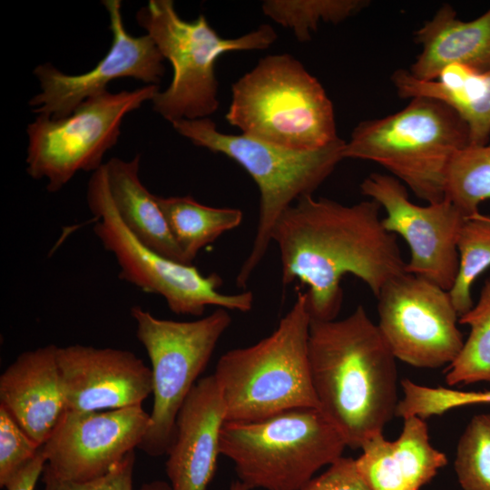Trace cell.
Returning <instances> with one entry per match:
<instances>
[{
  "label": "cell",
  "instance_id": "cell-1",
  "mask_svg": "<svg viewBox=\"0 0 490 490\" xmlns=\"http://www.w3.org/2000/svg\"><path fill=\"white\" fill-rule=\"evenodd\" d=\"M380 208L370 199L345 205L306 195L277 221L271 240L279 249L282 284L299 280L308 286L311 321L337 318L344 276L357 277L377 298L406 272L397 236L384 228Z\"/></svg>",
  "mask_w": 490,
  "mask_h": 490
},
{
  "label": "cell",
  "instance_id": "cell-2",
  "mask_svg": "<svg viewBox=\"0 0 490 490\" xmlns=\"http://www.w3.org/2000/svg\"><path fill=\"white\" fill-rule=\"evenodd\" d=\"M308 355L320 411L347 446L361 448L396 416V358L358 305L348 317L311 321Z\"/></svg>",
  "mask_w": 490,
  "mask_h": 490
},
{
  "label": "cell",
  "instance_id": "cell-3",
  "mask_svg": "<svg viewBox=\"0 0 490 490\" xmlns=\"http://www.w3.org/2000/svg\"><path fill=\"white\" fill-rule=\"evenodd\" d=\"M309 326L306 293L299 292L270 335L219 358L213 376L225 403L226 422L257 421L296 408L319 409L309 363Z\"/></svg>",
  "mask_w": 490,
  "mask_h": 490
},
{
  "label": "cell",
  "instance_id": "cell-4",
  "mask_svg": "<svg viewBox=\"0 0 490 490\" xmlns=\"http://www.w3.org/2000/svg\"><path fill=\"white\" fill-rule=\"evenodd\" d=\"M173 129L193 144L221 153L237 162L253 179L260 191L259 216L250 251L236 277L246 289L249 279L271 244L280 216L300 197L313 192L343 158L340 138L314 151H296L252 137L220 132L210 118L179 120Z\"/></svg>",
  "mask_w": 490,
  "mask_h": 490
},
{
  "label": "cell",
  "instance_id": "cell-5",
  "mask_svg": "<svg viewBox=\"0 0 490 490\" xmlns=\"http://www.w3.org/2000/svg\"><path fill=\"white\" fill-rule=\"evenodd\" d=\"M469 143L468 127L452 107L416 97L395 113L360 122L342 154L381 165L417 198L435 203L446 198L453 157Z\"/></svg>",
  "mask_w": 490,
  "mask_h": 490
},
{
  "label": "cell",
  "instance_id": "cell-6",
  "mask_svg": "<svg viewBox=\"0 0 490 490\" xmlns=\"http://www.w3.org/2000/svg\"><path fill=\"white\" fill-rule=\"evenodd\" d=\"M225 118L244 135L296 151L318 150L339 138L325 89L289 54L260 59L233 83Z\"/></svg>",
  "mask_w": 490,
  "mask_h": 490
},
{
  "label": "cell",
  "instance_id": "cell-7",
  "mask_svg": "<svg viewBox=\"0 0 490 490\" xmlns=\"http://www.w3.org/2000/svg\"><path fill=\"white\" fill-rule=\"evenodd\" d=\"M136 19L173 69L170 85L152 100L154 112L171 123L209 118L218 110L215 64L220 56L264 50L277 39L275 29L266 24L236 38L221 37L202 14L183 20L172 0H150Z\"/></svg>",
  "mask_w": 490,
  "mask_h": 490
},
{
  "label": "cell",
  "instance_id": "cell-8",
  "mask_svg": "<svg viewBox=\"0 0 490 490\" xmlns=\"http://www.w3.org/2000/svg\"><path fill=\"white\" fill-rule=\"evenodd\" d=\"M346 441L318 408L281 412L251 422H225L220 453L250 490H299L342 456Z\"/></svg>",
  "mask_w": 490,
  "mask_h": 490
},
{
  "label": "cell",
  "instance_id": "cell-9",
  "mask_svg": "<svg viewBox=\"0 0 490 490\" xmlns=\"http://www.w3.org/2000/svg\"><path fill=\"white\" fill-rule=\"evenodd\" d=\"M87 204L93 215V232L113 254L119 278L146 293L161 296L177 315L201 317L207 307L247 312L252 309L251 291H220L221 278L202 274L194 265L168 259L140 241L123 224L113 202L104 164L92 173Z\"/></svg>",
  "mask_w": 490,
  "mask_h": 490
},
{
  "label": "cell",
  "instance_id": "cell-10",
  "mask_svg": "<svg viewBox=\"0 0 490 490\" xmlns=\"http://www.w3.org/2000/svg\"><path fill=\"white\" fill-rule=\"evenodd\" d=\"M131 315L136 337L150 358L153 381L150 426L138 448L150 456H161L173 440L175 419L183 401L230 327L231 317L228 309L216 308L206 317L176 321L157 318L141 306H133Z\"/></svg>",
  "mask_w": 490,
  "mask_h": 490
},
{
  "label": "cell",
  "instance_id": "cell-11",
  "mask_svg": "<svg viewBox=\"0 0 490 490\" xmlns=\"http://www.w3.org/2000/svg\"><path fill=\"white\" fill-rule=\"evenodd\" d=\"M158 91L154 84L106 91L88 98L64 118L38 115L26 129V172L34 180L45 179L49 192L62 190L79 172H94L117 143L124 116L152 101Z\"/></svg>",
  "mask_w": 490,
  "mask_h": 490
},
{
  "label": "cell",
  "instance_id": "cell-12",
  "mask_svg": "<svg viewBox=\"0 0 490 490\" xmlns=\"http://www.w3.org/2000/svg\"><path fill=\"white\" fill-rule=\"evenodd\" d=\"M377 299V325L396 358L436 368L457 357L465 340L447 290L405 272L387 282Z\"/></svg>",
  "mask_w": 490,
  "mask_h": 490
},
{
  "label": "cell",
  "instance_id": "cell-13",
  "mask_svg": "<svg viewBox=\"0 0 490 490\" xmlns=\"http://www.w3.org/2000/svg\"><path fill=\"white\" fill-rule=\"evenodd\" d=\"M360 191L385 210L384 228L407 243L405 271L449 291L457 275V238L466 217L446 198L426 206L412 202L407 186L392 175L371 173Z\"/></svg>",
  "mask_w": 490,
  "mask_h": 490
},
{
  "label": "cell",
  "instance_id": "cell-14",
  "mask_svg": "<svg viewBox=\"0 0 490 490\" xmlns=\"http://www.w3.org/2000/svg\"><path fill=\"white\" fill-rule=\"evenodd\" d=\"M109 14L112 43L108 53L90 71L81 74H66L51 63L39 64L34 74L41 92L32 97L33 112L53 119L70 115L90 97L107 90L108 83L119 78H133L147 85H157L164 74V58L147 34H130L123 24L122 3L103 1Z\"/></svg>",
  "mask_w": 490,
  "mask_h": 490
},
{
  "label": "cell",
  "instance_id": "cell-15",
  "mask_svg": "<svg viewBox=\"0 0 490 490\" xmlns=\"http://www.w3.org/2000/svg\"><path fill=\"white\" fill-rule=\"evenodd\" d=\"M150 426L142 405L113 410H66L42 446L57 477L83 482L104 475L138 447Z\"/></svg>",
  "mask_w": 490,
  "mask_h": 490
},
{
  "label": "cell",
  "instance_id": "cell-16",
  "mask_svg": "<svg viewBox=\"0 0 490 490\" xmlns=\"http://www.w3.org/2000/svg\"><path fill=\"white\" fill-rule=\"evenodd\" d=\"M57 361L67 410L138 406L152 393V370L132 351L74 344L58 347Z\"/></svg>",
  "mask_w": 490,
  "mask_h": 490
},
{
  "label": "cell",
  "instance_id": "cell-17",
  "mask_svg": "<svg viewBox=\"0 0 490 490\" xmlns=\"http://www.w3.org/2000/svg\"><path fill=\"white\" fill-rule=\"evenodd\" d=\"M226 407L213 376L201 378L183 401L168 449L166 474L172 490H206L220 453Z\"/></svg>",
  "mask_w": 490,
  "mask_h": 490
},
{
  "label": "cell",
  "instance_id": "cell-18",
  "mask_svg": "<svg viewBox=\"0 0 490 490\" xmlns=\"http://www.w3.org/2000/svg\"><path fill=\"white\" fill-rule=\"evenodd\" d=\"M54 344L21 353L0 377L3 407L43 446L67 410Z\"/></svg>",
  "mask_w": 490,
  "mask_h": 490
},
{
  "label": "cell",
  "instance_id": "cell-19",
  "mask_svg": "<svg viewBox=\"0 0 490 490\" xmlns=\"http://www.w3.org/2000/svg\"><path fill=\"white\" fill-rule=\"evenodd\" d=\"M360 449L356 465L372 490H420L447 464L431 445L425 419L416 416L404 418L397 439L377 434Z\"/></svg>",
  "mask_w": 490,
  "mask_h": 490
},
{
  "label": "cell",
  "instance_id": "cell-20",
  "mask_svg": "<svg viewBox=\"0 0 490 490\" xmlns=\"http://www.w3.org/2000/svg\"><path fill=\"white\" fill-rule=\"evenodd\" d=\"M422 51L408 71L421 81H435L449 65L461 64L477 72L490 70V8L475 20L458 18L449 5L415 32Z\"/></svg>",
  "mask_w": 490,
  "mask_h": 490
},
{
  "label": "cell",
  "instance_id": "cell-21",
  "mask_svg": "<svg viewBox=\"0 0 490 490\" xmlns=\"http://www.w3.org/2000/svg\"><path fill=\"white\" fill-rule=\"evenodd\" d=\"M438 81H421L398 69L391 76L401 98L427 97L452 107L469 130L470 145L490 140V70L477 72L461 64L446 67Z\"/></svg>",
  "mask_w": 490,
  "mask_h": 490
},
{
  "label": "cell",
  "instance_id": "cell-22",
  "mask_svg": "<svg viewBox=\"0 0 490 490\" xmlns=\"http://www.w3.org/2000/svg\"><path fill=\"white\" fill-rule=\"evenodd\" d=\"M140 155L130 161L114 157L104 163L114 207L127 229L143 244L162 256L185 263L164 214L139 177Z\"/></svg>",
  "mask_w": 490,
  "mask_h": 490
},
{
  "label": "cell",
  "instance_id": "cell-23",
  "mask_svg": "<svg viewBox=\"0 0 490 490\" xmlns=\"http://www.w3.org/2000/svg\"><path fill=\"white\" fill-rule=\"evenodd\" d=\"M171 233L186 264H192L204 247L237 228L243 213L236 208L204 205L191 196H157Z\"/></svg>",
  "mask_w": 490,
  "mask_h": 490
},
{
  "label": "cell",
  "instance_id": "cell-24",
  "mask_svg": "<svg viewBox=\"0 0 490 490\" xmlns=\"http://www.w3.org/2000/svg\"><path fill=\"white\" fill-rule=\"evenodd\" d=\"M459 323L470 328L469 335L447 367L449 386L490 382V278L486 279L476 304L459 317Z\"/></svg>",
  "mask_w": 490,
  "mask_h": 490
},
{
  "label": "cell",
  "instance_id": "cell-25",
  "mask_svg": "<svg viewBox=\"0 0 490 490\" xmlns=\"http://www.w3.org/2000/svg\"><path fill=\"white\" fill-rule=\"evenodd\" d=\"M446 198L466 218L479 213L481 202L490 199V140L468 145L453 157L446 176Z\"/></svg>",
  "mask_w": 490,
  "mask_h": 490
},
{
  "label": "cell",
  "instance_id": "cell-26",
  "mask_svg": "<svg viewBox=\"0 0 490 490\" xmlns=\"http://www.w3.org/2000/svg\"><path fill=\"white\" fill-rule=\"evenodd\" d=\"M457 275L448 292L460 317L474 306L473 284L490 267L489 216L479 212L465 220L457 238Z\"/></svg>",
  "mask_w": 490,
  "mask_h": 490
},
{
  "label": "cell",
  "instance_id": "cell-27",
  "mask_svg": "<svg viewBox=\"0 0 490 490\" xmlns=\"http://www.w3.org/2000/svg\"><path fill=\"white\" fill-rule=\"evenodd\" d=\"M369 5L367 0H266L267 16L290 29L299 42L311 39L320 22L338 24Z\"/></svg>",
  "mask_w": 490,
  "mask_h": 490
},
{
  "label": "cell",
  "instance_id": "cell-28",
  "mask_svg": "<svg viewBox=\"0 0 490 490\" xmlns=\"http://www.w3.org/2000/svg\"><path fill=\"white\" fill-rule=\"evenodd\" d=\"M454 466L463 490H490V414L471 419L458 441Z\"/></svg>",
  "mask_w": 490,
  "mask_h": 490
},
{
  "label": "cell",
  "instance_id": "cell-29",
  "mask_svg": "<svg viewBox=\"0 0 490 490\" xmlns=\"http://www.w3.org/2000/svg\"><path fill=\"white\" fill-rule=\"evenodd\" d=\"M42 446L31 438L12 416L0 407V485L28 464Z\"/></svg>",
  "mask_w": 490,
  "mask_h": 490
},
{
  "label": "cell",
  "instance_id": "cell-30",
  "mask_svg": "<svg viewBox=\"0 0 490 490\" xmlns=\"http://www.w3.org/2000/svg\"><path fill=\"white\" fill-rule=\"evenodd\" d=\"M134 450L131 451L110 472L98 478L76 482L54 475L46 466L43 471V490H133Z\"/></svg>",
  "mask_w": 490,
  "mask_h": 490
},
{
  "label": "cell",
  "instance_id": "cell-31",
  "mask_svg": "<svg viewBox=\"0 0 490 490\" xmlns=\"http://www.w3.org/2000/svg\"><path fill=\"white\" fill-rule=\"evenodd\" d=\"M299 490H372L359 473L356 459L341 456Z\"/></svg>",
  "mask_w": 490,
  "mask_h": 490
},
{
  "label": "cell",
  "instance_id": "cell-32",
  "mask_svg": "<svg viewBox=\"0 0 490 490\" xmlns=\"http://www.w3.org/2000/svg\"><path fill=\"white\" fill-rule=\"evenodd\" d=\"M46 457L41 447L38 454L16 472L5 484L6 490H34L35 485L46 465Z\"/></svg>",
  "mask_w": 490,
  "mask_h": 490
},
{
  "label": "cell",
  "instance_id": "cell-33",
  "mask_svg": "<svg viewBox=\"0 0 490 490\" xmlns=\"http://www.w3.org/2000/svg\"><path fill=\"white\" fill-rule=\"evenodd\" d=\"M137 490H172L170 484L162 480H155L142 485ZM230 490H250V488L239 479L234 481Z\"/></svg>",
  "mask_w": 490,
  "mask_h": 490
}]
</instances>
